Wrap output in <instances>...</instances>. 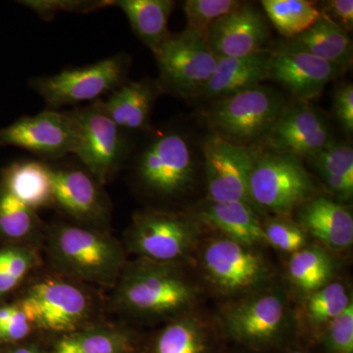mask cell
Returning <instances> with one entry per match:
<instances>
[{"instance_id":"ba28073f","label":"cell","mask_w":353,"mask_h":353,"mask_svg":"<svg viewBox=\"0 0 353 353\" xmlns=\"http://www.w3.org/2000/svg\"><path fill=\"white\" fill-rule=\"evenodd\" d=\"M153 55L163 94L183 99H199L219 60L204 39L187 29L172 34Z\"/></svg>"},{"instance_id":"2e32d148","label":"cell","mask_w":353,"mask_h":353,"mask_svg":"<svg viewBox=\"0 0 353 353\" xmlns=\"http://www.w3.org/2000/svg\"><path fill=\"white\" fill-rule=\"evenodd\" d=\"M343 67L305 51L283 43L271 51L269 80L275 81L299 102H310L321 97L325 88L343 74Z\"/></svg>"},{"instance_id":"d6986e66","label":"cell","mask_w":353,"mask_h":353,"mask_svg":"<svg viewBox=\"0 0 353 353\" xmlns=\"http://www.w3.org/2000/svg\"><path fill=\"white\" fill-rule=\"evenodd\" d=\"M163 94L157 80L143 79L123 83L101 99L104 112L121 129L129 134H145L152 129L153 108Z\"/></svg>"},{"instance_id":"3957f363","label":"cell","mask_w":353,"mask_h":353,"mask_svg":"<svg viewBox=\"0 0 353 353\" xmlns=\"http://www.w3.org/2000/svg\"><path fill=\"white\" fill-rule=\"evenodd\" d=\"M287 108L278 92L259 85L213 101L203 117L212 134L252 148L266 138Z\"/></svg>"},{"instance_id":"e0dca14e","label":"cell","mask_w":353,"mask_h":353,"mask_svg":"<svg viewBox=\"0 0 353 353\" xmlns=\"http://www.w3.org/2000/svg\"><path fill=\"white\" fill-rule=\"evenodd\" d=\"M284 299L277 294L252 297L227 311L224 328L230 338L246 347L273 345L285 324Z\"/></svg>"},{"instance_id":"7c38bea8","label":"cell","mask_w":353,"mask_h":353,"mask_svg":"<svg viewBox=\"0 0 353 353\" xmlns=\"http://www.w3.org/2000/svg\"><path fill=\"white\" fill-rule=\"evenodd\" d=\"M201 148L210 202H245L253 208L250 179L256 150L234 145L215 134L209 136Z\"/></svg>"},{"instance_id":"5bb4252c","label":"cell","mask_w":353,"mask_h":353,"mask_svg":"<svg viewBox=\"0 0 353 353\" xmlns=\"http://www.w3.org/2000/svg\"><path fill=\"white\" fill-rule=\"evenodd\" d=\"M202 262L211 282L230 294L252 290L269 275L268 266L259 253L228 238L211 241L204 250Z\"/></svg>"},{"instance_id":"484cf974","label":"cell","mask_w":353,"mask_h":353,"mask_svg":"<svg viewBox=\"0 0 353 353\" xmlns=\"http://www.w3.org/2000/svg\"><path fill=\"white\" fill-rule=\"evenodd\" d=\"M131 334L119 329L73 332L57 341L54 353H132Z\"/></svg>"},{"instance_id":"9c48e42d","label":"cell","mask_w":353,"mask_h":353,"mask_svg":"<svg viewBox=\"0 0 353 353\" xmlns=\"http://www.w3.org/2000/svg\"><path fill=\"white\" fill-rule=\"evenodd\" d=\"M197 236L199 225L189 215L148 209L134 215L128 241L132 252L143 259L171 263L189 255Z\"/></svg>"},{"instance_id":"ab89813d","label":"cell","mask_w":353,"mask_h":353,"mask_svg":"<svg viewBox=\"0 0 353 353\" xmlns=\"http://www.w3.org/2000/svg\"><path fill=\"white\" fill-rule=\"evenodd\" d=\"M32 326L27 315L20 307L19 304H17L10 321L4 326L0 327V340L4 341L23 340L30 334Z\"/></svg>"},{"instance_id":"ffe728a7","label":"cell","mask_w":353,"mask_h":353,"mask_svg":"<svg viewBox=\"0 0 353 353\" xmlns=\"http://www.w3.org/2000/svg\"><path fill=\"white\" fill-rule=\"evenodd\" d=\"M271 51L245 57H221L199 99L217 101L269 80Z\"/></svg>"},{"instance_id":"cb8c5ba5","label":"cell","mask_w":353,"mask_h":353,"mask_svg":"<svg viewBox=\"0 0 353 353\" xmlns=\"http://www.w3.org/2000/svg\"><path fill=\"white\" fill-rule=\"evenodd\" d=\"M126 15L132 32L153 54L169 39V20L176 2L173 0H114Z\"/></svg>"},{"instance_id":"f6af8a7d","label":"cell","mask_w":353,"mask_h":353,"mask_svg":"<svg viewBox=\"0 0 353 353\" xmlns=\"http://www.w3.org/2000/svg\"><path fill=\"white\" fill-rule=\"evenodd\" d=\"M36 353H39V350H37Z\"/></svg>"},{"instance_id":"83f0119b","label":"cell","mask_w":353,"mask_h":353,"mask_svg":"<svg viewBox=\"0 0 353 353\" xmlns=\"http://www.w3.org/2000/svg\"><path fill=\"white\" fill-rule=\"evenodd\" d=\"M152 353H211L210 341L199 322L182 318L158 334Z\"/></svg>"},{"instance_id":"5b68a950","label":"cell","mask_w":353,"mask_h":353,"mask_svg":"<svg viewBox=\"0 0 353 353\" xmlns=\"http://www.w3.org/2000/svg\"><path fill=\"white\" fill-rule=\"evenodd\" d=\"M101 101L68 112L75 130L74 155L88 173L105 185L126 168L134 141L132 134L121 129L104 112Z\"/></svg>"},{"instance_id":"52a82bcc","label":"cell","mask_w":353,"mask_h":353,"mask_svg":"<svg viewBox=\"0 0 353 353\" xmlns=\"http://www.w3.org/2000/svg\"><path fill=\"white\" fill-rule=\"evenodd\" d=\"M315 190L301 158L256 150L250 179L253 208L287 216L315 197Z\"/></svg>"},{"instance_id":"4fadbf2b","label":"cell","mask_w":353,"mask_h":353,"mask_svg":"<svg viewBox=\"0 0 353 353\" xmlns=\"http://www.w3.org/2000/svg\"><path fill=\"white\" fill-rule=\"evenodd\" d=\"M53 205L85 225L103 230L111 217L112 205L101 183L81 165H51Z\"/></svg>"},{"instance_id":"d590c367","label":"cell","mask_w":353,"mask_h":353,"mask_svg":"<svg viewBox=\"0 0 353 353\" xmlns=\"http://www.w3.org/2000/svg\"><path fill=\"white\" fill-rule=\"evenodd\" d=\"M327 353H353V304L326 325L322 336Z\"/></svg>"},{"instance_id":"7bdbcfd3","label":"cell","mask_w":353,"mask_h":353,"mask_svg":"<svg viewBox=\"0 0 353 353\" xmlns=\"http://www.w3.org/2000/svg\"><path fill=\"white\" fill-rule=\"evenodd\" d=\"M37 347L32 345V347H24L17 348V350H12V352L8 353H36Z\"/></svg>"},{"instance_id":"603a6c76","label":"cell","mask_w":353,"mask_h":353,"mask_svg":"<svg viewBox=\"0 0 353 353\" xmlns=\"http://www.w3.org/2000/svg\"><path fill=\"white\" fill-rule=\"evenodd\" d=\"M199 219L219 230L226 238L250 248L267 243L263 225L254 208L245 202H210Z\"/></svg>"},{"instance_id":"4dcf8cb0","label":"cell","mask_w":353,"mask_h":353,"mask_svg":"<svg viewBox=\"0 0 353 353\" xmlns=\"http://www.w3.org/2000/svg\"><path fill=\"white\" fill-rule=\"evenodd\" d=\"M352 303L345 285L328 283L315 290L306 303V314L315 327L326 326Z\"/></svg>"},{"instance_id":"1f68e13d","label":"cell","mask_w":353,"mask_h":353,"mask_svg":"<svg viewBox=\"0 0 353 353\" xmlns=\"http://www.w3.org/2000/svg\"><path fill=\"white\" fill-rule=\"evenodd\" d=\"M241 3L238 0H187L183 6L187 19L185 29L206 41L213 23L238 8Z\"/></svg>"},{"instance_id":"8d00e7d4","label":"cell","mask_w":353,"mask_h":353,"mask_svg":"<svg viewBox=\"0 0 353 353\" xmlns=\"http://www.w3.org/2000/svg\"><path fill=\"white\" fill-rule=\"evenodd\" d=\"M0 261L16 284H19L34 265V253L24 248L0 250Z\"/></svg>"},{"instance_id":"f35d334b","label":"cell","mask_w":353,"mask_h":353,"mask_svg":"<svg viewBox=\"0 0 353 353\" xmlns=\"http://www.w3.org/2000/svg\"><path fill=\"white\" fill-rule=\"evenodd\" d=\"M320 11H321L322 15L328 18L334 24L340 26L347 32L352 31V0H330V1L323 2Z\"/></svg>"},{"instance_id":"8992f818","label":"cell","mask_w":353,"mask_h":353,"mask_svg":"<svg viewBox=\"0 0 353 353\" xmlns=\"http://www.w3.org/2000/svg\"><path fill=\"white\" fill-rule=\"evenodd\" d=\"M131 58L125 53L94 64L66 68L57 74L32 78L30 87L43 99L48 109L94 102L127 82Z\"/></svg>"},{"instance_id":"b9f144b4","label":"cell","mask_w":353,"mask_h":353,"mask_svg":"<svg viewBox=\"0 0 353 353\" xmlns=\"http://www.w3.org/2000/svg\"><path fill=\"white\" fill-rule=\"evenodd\" d=\"M16 305L4 306L0 308V327L4 326L9 321L14 314Z\"/></svg>"},{"instance_id":"8fae6325","label":"cell","mask_w":353,"mask_h":353,"mask_svg":"<svg viewBox=\"0 0 353 353\" xmlns=\"http://www.w3.org/2000/svg\"><path fill=\"white\" fill-rule=\"evenodd\" d=\"M32 326L57 333H73L87 321L90 301L75 285L46 280L32 285L19 303Z\"/></svg>"},{"instance_id":"f546056e","label":"cell","mask_w":353,"mask_h":353,"mask_svg":"<svg viewBox=\"0 0 353 353\" xmlns=\"http://www.w3.org/2000/svg\"><path fill=\"white\" fill-rule=\"evenodd\" d=\"M36 211L0 185V234L11 240H23L39 229Z\"/></svg>"},{"instance_id":"f1b7e54d","label":"cell","mask_w":353,"mask_h":353,"mask_svg":"<svg viewBox=\"0 0 353 353\" xmlns=\"http://www.w3.org/2000/svg\"><path fill=\"white\" fill-rule=\"evenodd\" d=\"M289 274L299 289L313 292L328 284L333 274V262L319 248H303L290 257Z\"/></svg>"},{"instance_id":"d4e9b609","label":"cell","mask_w":353,"mask_h":353,"mask_svg":"<svg viewBox=\"0 0 353 353\" xmlns=\"http://www.w3.org/2000/svg\"><path fill=\"white\" fill-rule=\"evenodd\" d=\"M285 44L343 69L352 63L353 44L350 32L322 14L308 30L296 38L287 39Z\"/></svg>"},{"instance_id":"6da1fadb","label":"cell","mask_w":353,"mask_h":353,"mask_svg":"<svg viewBox=\"0 0 353 353\" xmlns=\"http://www.w3.org/2000/svg\"><path fill=\"white\" fill-rule=\"evenodd\" d=\"M139 148L134 145L128 165L143 192L158 199H174L190 189L196 161L189 139L174 128L148 132Z\"/></svg>"},{"instance_id":"277c9868","label":"cell","mask_w":353,"mask_h":353,"mask_svg":"<svg viewBox=\"0 0 353 353\" xmlns=\"http://www.w3.org/2000/svg\"><path fill=\"white\" fill-rule=\"evenodd\" d=\"M194 285L169 263L143 259L121 276L116 304L138 315H168L196 299Z\"/></svg>"},{"instance_id":"60d3db41","label":"cell","mask_w":353,"mask_h":353,"mask_svg":"<svg viewBox=\"0 0 353 353\" xmlns=\"http://www.w3.org/2000/svg\"><path fill=\"white\" fill-rule=\"evenodd\" d=\"M17 284L14 282L13 279L9 276L4 267L0 261V296L6 294L12 290Z\"/></svg>"},{"instance_id":"74e56055","label":"cell","mask_w":353,"mask_h":353,"mask_svg":"<svg viewBox=\"0 0 353 353\" xmlns=\"http://www.w3.org/2000/svg\"><path fill=\"white\" fill-rule=\"evenodd\" d=\"M333 110L336 122L347 134L353 132V85L345 83L334 94Z\"/></svg>"},{"instance_id":"7a4b0ae2","label":"cell","mask_w":353,"mask_h":353,"mask_svg":"<svg viewBox=\"0 0 353 353\" xmlns=\"http://www.w3.org/2000/svg\"><path fill=\"white\" fill-rule=\"evenodd\" d=\"M50 256L60 269L88 282L108 285L120 277L124 252L102 230L58 223L48 234Z\"/></svg>"},{"instance_id":"44dd1931","label":"cell","mask_w":353,"mask_h":353,"mask_svg":"<svg viewBox=\"0 0 353 353\" xmlns=\"http://www.w3.org/2000/svg\"><path fill=\"white\" fill-rule=\"evenodd\" d=\"M299 208L304 231L334 250L352 245L353 218L347 208L328 197L315 196Z\"/></svg>"},{"instance_id":"7402d4cb","label":"cell","mask_w":353,"mask_h":353,"mask_svg":"<svg viewBox=\"0 0 353 353\" xmlns=\"http://www.w3.org/2000/svg\"><path fill=\"white\" fill-rule=\"evenodd\" d=\"M0 185L32 210L53 205L52 167L43 160L13 162L2 170Z\"/></svg>"},{"instance_id":"ac0fdd59","label":"cell","mask_w":353,"mask_h":353,"mask_svg":"<svg viewBox=\"0 0 353 353\" xmlns=\"http://www.w3.org/2000/svg\"><path fill=\"white\" fill-rule=\"evenodd\" d=\"M270 30L259 8L243 2L232 12L216 20L209 29V48L217 57H245L267 51Z\"/></svg>"},{"instance_id":"836d02e7","label":"cell","mask_w":353,"mask_h":353,"mask_svg":"<svg viewBox=\"0 0 353 353\" xmlns=\"http://www.w3.org/2000/svg\"><path fill=\"white\" fill-rule=\"evenodd\" d=\"M18 3L27 7L41 20L54 19L58 13L88 14L114 6V0H20Z\"/></svg>"},{"instance_id":"ee69618b","label":"cell","mask_w":353,"mask_h":353,"mask_svg":"<svg viewBox=\"0 0 353 353\" xmlns=\"http://www.w3.org/2000/svg\"><path fill=\"white\" fill-rule=\"evenodd\" d=\"M287 353H305V352H301V350H292V352H289Z\"/></svg>"},{"instance_id":"d6a6232c","label":"cell","mask_w":353,"mask_h":353,"mask_svg":"<svg viewBox=\"0 0 353 353\" xmlns=\"http://www.w3.org/2000/svg\"><path fill=\"white\" fill-rule=\"evenodd\" d=\"M307 160L322 179L338 176L353 183V148L350 143L334 139Z\"/></svg>"},{"instance_id":"9a60e30c","label":"cell","mask_w":353,"mask_h":353,"mask_svg":"<svg viewBox=\"0 0 353 353\" xmlns=\"http://www.w3.org/2000/svg\"><path fill=\"white\" fill-rule=\"evenodd\" d=\"M333 141L325 116L307 102H299L288 105L261 143L268 152L307 159Z\"/></svg>"},{"instance_id":"4316f807","label":"cell","mask_w":353,"mask_h":353,"mask_svg":"<svg viewBox=\"0 0 353 353\" xmlns=\"http://www.w3.org/2000/svg\"><path fill=\"white\" fill-rule=\"evenodd\" d=\"M261 6L276 30L287 39L303 34L321 16L318 4L308 0H263Z\"/></svg>"},{"instance_id":"30bf717a","label":"cell","mask_w":353,"mask_h":353,"mask_svg":"<svg viewBox=\"0 0 353 353\" xmlns=\"http://www.w3.org/2000/svg\"><path fill=\"white\" fill-rule=\"evenodd\" d=\"M0 146L22 148L43 161H60L74 155L75 130L68 110L46 108L0 128Z\"/></svg>"},{"instance_id":"e575fe53","label":"cell","mask_w":353,"mask_h":353,"mask_svg":"<svg viewBox=\"0 0 353 353\" xmlns=\"http://www.w3.org/2000/svg\"><path fill=\"white\" fill-rule=\"evenodd\" d=\"M267 243L285 252H296L306 243L305 231L289 220L276 218L263 225Z\"/></svg>"}]
</instances>
